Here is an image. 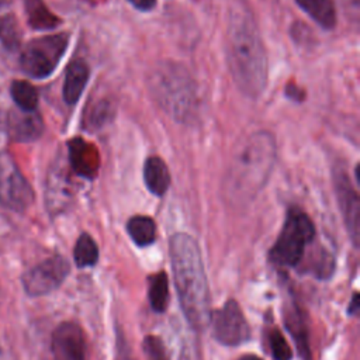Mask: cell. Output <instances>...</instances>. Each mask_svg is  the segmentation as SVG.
<instances>
[{"mask_svg": "<svg viewBox=\"0 0 360 360\" xmlns=\"http://www.w3.org/2000/svg\"><path fill=\"white\" fill-rule=\"evenodd\" d=\"M225 38L226 59L238 89L248 97H259L267 84V53L246 0L231 3Z\"/></svg>", "mask_w": 360, "mask_h": 360, "instance_id": "cell-1", "label": "cell"}, {"mask_svg": "<svg viewBox=\"0 0 360 360\" xmlns=\"http://www.w3.org/2000/svg\"><path fill=\"white\" fill-rule=\"evenodd\" d=\"M169 256L184 318L191 328L204 329L211 318V297L198 243L187 233H174Z\"/></svg>", "mask_w": 360, "mask_h": 360, "instance_id": "cell-2", "label": "cell"}, {"mask_svg": "<svg viewBox=\"0 0 360 360\" xmlns=\"http://www.w3.org/2000/svg\"><path fill=\"white\" fill-rule=\"evenodd\" d=\"M276 160V142L270 132L256 131L242 139L225 173V191L233 201L253 198L270 177Z\"/></svg>", "mask_w": 360, "mask_h": 360, "instance_id": "cell-3", "label": "cell"}, {"mask_svg": "<svg viewBox=\"0 0 360 360\" xmlns=\"http://www.w3.org/2000/svg\"><path fill=\"white\" fill-rule=\"evenodd\" d=\"M149 87L160 108L173 120L191 124L197 118V87L183 65L170 60L156 65L149 76Z\"/></svg>", "mask_w": 360, "mask_h": 360, "instance_id": "cell-4", "label": "cell"}, {"mask_svg": "<svg viewBox=\"0 0 360 360\" xmlns=\"http://www.w3.org/2000/svg\"><path fill=\"white\" fill-rule=\"evenodd\" d=\"M315 226L311 218L300 208L291 207L287 212L281 232L270 249L269 257L278 267L297 266L308 243L314 240Z\"/></svg>", "mask_w": 360, "mask_h": 360, "instance_id": "cell-5", "label": "cell"}, {"mask_svg": "<svg viewBox=\"0 0 360 360\" xmlns=\"http://www.w3.org/2000/svg\"><path fill=\"white\" fill-rule=\"evenodd\" d=\"M68 44L69 35L63 32L32 39L21 52V69L34 79L48 77L62 59Z\"/></svg>", "mask_w": 360, "mask_h": 360, "instance_id": "cell-6", "label": "cell"}, {"mask_svg": "<svg viewBox=\"0 0 360 360\" xmlns=\"http://www.w3.org/2000/svg\"><path fill=\"white\" fill-rule=\"evenodd\" d=\"M34 201V191L14 163V160L0 153V204L11 211L22 212Z\"/></svg>", "mask_w": 360, "mask_h": 360, "instance_id": "cell-7", "label": "cell"}, {"mask_svg": "<svg viewBox=\"0 0 360 360\" xmlns=\"http://www.w3.org/2000/svg\"><path fill=\"white\" fill-rule=\"evenodd\" d=\"M212 335L224 346H238L250 338L249 323L233 300L226 301L219 309L211 312Z\"/></svg>", "mask_w": 360, "mask_h": 360, "instance_id": "cell-8", "label": "cell"}, {"mask_svg": "<svg viewBox=\"0 0 360 360\" xmlns=\"http://www.w3.org/2000/svg\"><path fill=\"white\" fill-rule=\"evenodd\" d=\"M69 274V263L62 256H52L31 267L22 276L24 291L31 297H41L55 291Z\"/></svg>", "mask_w": 360, "mask_h": 360, "instance_id": "cell-9", "label": "cell"}, {"mask_svg": "<svg viewBox=\"0 0 360 360\" xmlns=\"http://www.w3.org/2000/svg\"><path fill=\"white\" fill-rule=\"evenodd\" d=\"M333 186L336 191V198L347 228V232L357 246L359 243V233H360V202L359 194L350 183L349 176L340 167L333 170Z\"/></svg>", "mask_w": 360, "mask_h": 360, "instance_id": "cell-10", "label": "cell"}, {"mask_svg": "<svg viewBox=\"0 0 360 360\" xmlns=\"http://www.w3.org/2000/svg\"><path fill=\"white\" fill-rule=\"evenodd\" d=\"M69 172L62 159H58L49 167L45 183V204L52 215L65 211L73 200V187Z\"/></svg>", "mask_w": 360, "mask_h": 360, "instance_id": "cell-11", "label": "cell"}, {"mask_svg": "<svg viewBox=\"0 0 360 360\" xmlns=\"http://www.w3.org/2000/svg\"><path fill=\"white\" fill-rule=\"evenodd\" d=\"M86 338L75 322L60 323L52 335V354L55 360H87Z\"/></svg>", "mask_w": 360, "mask_h": 360, "instance_id": "cell-12", "label": "cell"}, {"mask_svg": "<svg viewBox=\"0 0 360 360\" xmlns=\"http://www.w3.org/2000/svg\"><path fill=\"white\" fill-rule=\"evenodd\" d=\"M6 134L15 142H32L44 131V122L37 111L11 110L6 117Z\"/></svg>", "mask_w": 360, "mask_h": 360, "instance_id": "cell-13", "label": "cell"}, {"mask_svg": "<svg viewBox=\"0 0 360 360\" xmlns=\"http://www.w3.org/2000/svg\"><path fill=\"white\" fill-rule=\"evenodd\" d=\"M69 149V163L73 172L86 179H91L97 174L100 167V158L97 149L83 141L82 138H75L68 143Z\"/></svg>", "mask_w": 360, "mask_h": 360, "instance_id": "cell-14", "label": "cell"}, {"mask_svg": "<svg viewBox=\"0 0 360 360\" xmlns=\"http://www.w3.org/2000/svg\"><path fill=\"white\" fill-rule=\"evenodd\" d=\"M89 80V68L83 60H72L66 68L63 80V100L66 104H76Z\"/></svg>", "mask_w": 360, "mask_h": 360, "instance_id": "cell-15", "label": "cell"}, {"mask_svg": "<svg viewBox=\"0 0 360 360\" xmlns=\"http://www.w3.org/2000/svg\"><path fill=\"white\" fill-rule=\"evenodd\" d=\"M143 180L148 190L155 195H163L169 187L170 176L167 166L158 156H150L143 165Z\"/></svg>", "mask_w": 360, "mask_h": 360, "instance_id": "cell-16", "label": "cell"}, {"mask_svg": "<svg viewBox=\"0 0 360 360\" xmlns=\"http://www.w3.org/2000/svg\"><path fill=\"white\" fill-rule=\"evenodd\" d=\"M297 4L322 28L332 30L336 25V8L332 0H297Z\"/></svg>", "mask_w": 360, "mask_h": 360, "instance_id": "cell-17", "label": "cell"}, {"mask_svg": "<svg viewBox=\"0 0 360 360\" xmlns=\"http://www.w3.org/2000/svg\"><path fill=\"white\" fill-rule=\"evenodd\" d=\"M127 231L131 239L141 248L149 246L156 238V225L152 218L145 215L131 217L127 222Z\"/></svg>", "mask_w": 360, "mask_h": 360, "instance_id": "cell-18", "label": "cell"}, {"mask_svg": "<svg viewBox=\"0 0 360 360\" xmlns=\"http://www.w3.org/2000/svg\"><path fill=\"white\" fill-rule=\"evenodd\" d=\"M28 24L34 30H51L60 24V20L52 14L42 0H24Z\"/></svg>", "mask_w": 360, "mask_h": 360, "instance_id": "cell-19", "label": "cell"}, {"mask_svg": "<svg viewBox=\"0 0 360 360\" xmlns=\"http://www.w3.org/2000/svg\"><path fill=\"white\" fill-rule=\"evenodd\" d=\"M149 302L155 312H165L169 302V281L165 271H159L149 278Z\"/></svg>", "mask_w": 360, "mask_h": 360, "instance_id": "cell-20", "label": "cell"}, {"mask_svg": "<svg viewBox=\"0 0 360 360\" xmlns=\"http://www.w3.org/2000/svg\"><path fill=\"white\" fill-rule=\"evenodd\" d=\"M10 94L20 110L35 111L38 105V91L31 83L25 80H14L10 86Z\"/></svg>", "mask_w": 360, "mask_h": 360, "instance_id": "cell-21", "label": "cell"}, {"mask_svg": "<svg viewBox=\"0 0 360 360\" xmlns=\"http://www.w3.org/2000/svg\"><path fill=\"white\" fill-rule=\"evenodd\" d=\"M73 259L77 267L94 266L98 260V248L94 239L89 233H82L73 249Z\"/></svg>", "mask_w": 360, "mask_h": 360, "instance_id": "cell-22", "label": "cell"}, {"mask_svg": "<svg viewBox=\"0 0 360 360\" xmlns=\"http://www.w3.org/2000/svg\"><path fill=\"white\" fill-rule=\"evenodd\" d=\"M112 115H114V111H112L111 103L107 100H100L96 104L89 107L84 115V125L86 128H89V131L100 129L112 120Z\"/></svg>", "mask_w": 360, "mask_h": 360, "instance_id": "cell-23", "label": "cell"}, {"mask_svg": "<svg viewBox=\"0 0 360 360\" xmlns=\"http://www.w3.org/2000/svg\"><path fill=\"white\" fill-rule=\"evenodd\" d=\"M0 42L8 51H15L21 42V31L13 14L0 15Z\"/></svg>", "mask_w": 360, "mask_h": 360, "instance_id": "cell-24", "label": "cell"}, {"mask_svg": "<svg viewBox=\"0 0 360 360\" xmlns=\"http://www.w3.org/2000/svg\"><path fill=\"white\" fill-rule=\"evenodd\" d=\"M285 321H287V328L291 332V335L294 336L297 346L300 349L301 356H305L307 359H309V346H308V338L305 335V329H304V321H302V315L291 307L290 312L285 315Z\"/></svg>", "mask_w": 360, "mask_h": 360, "instance_id": "cell-25", "label": "cell"}, {"mask_svg": "<svg viewBox=\"0 0 360 360\" xmlns=\"http://www.w3.org/2000/svg\"><path fill=\"white\" fill-rule=\"evenodd\" d=\"M267 339H269V346H270L274 360H290L291 359V356H292L291 347L278 329H271L269 332Z\"/></svg>", "mask_w": 360, "mask_h": 360, "instance_id": "cell-26", "label": "cell"}, {"mask_svg": "<svg viewBox=\"0 0 360 360\" xmlns=\"http://www.w3.org/2000/svg\"><path fill=\"white\" fill-rule=\"evenodd\" d=\"M142 350L146 360H167L165 345L158 336H146L142 342Z\"/></svg>", "mask_w": 360, "mask_h": 360, "instance_id": "cell-27", "label": "cell"}, {"mask_svg": "<svg viewBox=\"0 0 360 360\" xmlns=\"http://www.w3.org/2000/svg\"><path fill=\"white\" fill-rule=\"evenodd\" d=\"M135 8L142 10V11H149L155 7L156 0H128Z\"/></svg>", "mask_w": 360, "mask_h": 360, "instance_id": "cell-28", "label": "cell"}, {"mask_svg": "<svg viewBox=\"0 0 360 360\" xmlns=\"http://www.w3.org/2000/svg\"><path fill=\"white\" fill-rule=\"evenodd\" d=\"M285 93H287V96L290 97V98H292V100H298V101H301L302 98H304V91L301 90V89H298L297 87V84H288L287 86V89H285Z\"/></svg>", "mask_w": 360, "mask_h": 360, "instance_id": "cell-29", "label": "cell"}, {"mask_svg": "<svg viewBox=\"0 0 360 360\" xmlns=\"http://www.w3.org/2000/svg\"><path fill=\"white\" fill-rule=\"evenodd\" d=\"M357 311H359V294L354 292L352 297V301L349 304V314L354 315Z\"/></svg>", "mask_w": 360, "mask_h": 360, "instance_id": "cell-30", "label": "cell"}, {"mask_svg": "<svg viewBox=\"0 0 360 360\" xmlns=\"http://www.w3.org/2000/svg\"><path fill=\"white\" fill-rule=\"evenodd\" d=\"M0 360H14V356L8 349L0 347Z\"/></svg>", "mask_w": 360, "mask_h": 360, "instance_id": "cell-31", "label": "cell"}, {"mask_svg": "<svg viewBox=\"0 0 360 360\" xmlns=\"http://www.w3.org/2000/svg\"><path fill=\"white\" fill-rule=\"evenodd\" d=\"M238 360H263V359H260V357L256 356V354H243V356H240Z\"/></svg>", "mask_w": 360, "mask_h": 360, "instance_id": "cell-32", "label": "cell"}, {"mask_svg": "<svg viewBox=\"0 0 360 360\" xmlns=\"http://www.w3.org/2000/svg\"><path fill=\"white\" fill-rule=\"evenodd\" d=\"M10 1H11V0H0V10L4 8Z\"/></svg>", "mask_w": 360, "mask_h": 360, "instance_id": "cell-33", "label": "cell"}, {"mask_svg": "<svg viewBox=\"0 0 360 360\" xmlns=\"http://www.w3.org/2000/svg\"><path fill=\"white\" fill-rule=\"evenodd\" d=\"M1 129H3V127L0 125V138H1V134H3V132H1ZM0 142H1V141H0Z\"/></svg>", "mask_w": 360, "mask_h": 360, "instance_id": "cell-34", "label": "cell"}, {"mask_svg": "<svg viewBox=\"0 0 360 360\" xmlns=\"http://www.w3.org/2000/svg\"><path fill=\"white\" fill-rule=\"evenodd\" d=\"M353 1H354V3H357V0H353Z\"/></svg>", "mask_w": 360, "mask_h": 360, "instance_id": "cell-35", "label": "cell"}]
</instances>
